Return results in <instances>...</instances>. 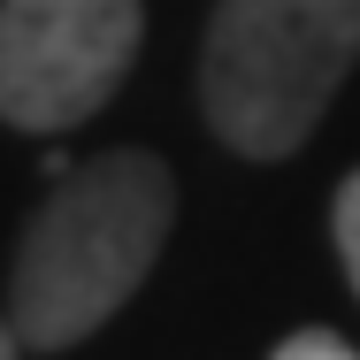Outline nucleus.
Returning <instances> with one entry per match:
<instances>
[{"instance_id":"3","label":"nucleus","mask_w":360,"mask_h":360,"mask_svg":"<svg viewBox=\"0 0 360 360\" xmlns=\"http://www.w3.org/2000/svg\"><path fill=\"white\" fill-rule=\"evenodd\" d=\"M139 0H0V123L77 131L139 54Z\"/></svg>"},{"instance_id":"1","label":"nucleus","mask_w":360,"mask_h":360,"mask_svg":"<svg viewBox=\"0 0 360 360\" xmlns=\"http://www.w3.org/2000/svg\"><path fill=\"white\" fill-rule=\"evenodd\" d=\"M176 222V184L169 169L123 146L70 169L39 215L23 222L15 269H8V330L31 353H70L84 345L161 261Z\"/></svg>"},{"instance_id":"2","label":"nucleus","mask_w":360,"mask_h":360,"mask_svg":"<svg viewBox=\"0 0 360 360\" xmlns=\"http://www.w3.org/2000/svg\"><path fill=\"white\" fill-rule=\"evenodd\" d=\"M360 62V0H222L200 46L207 131L245 161H284L314 139Z\"/></svg>"},{"instance_id":"4","label":"nucleus","mask_w":360,"mask_h":360,"mask_svg":"<svg viewBox=\"0 0 360 360\" xmlns=\"http://www.w3.org/2000/svg\"><path fill=\"white\" fill-rule=\"evenodd\" d=\"M330 230H338V261H345V276L360 291V169L338 184V207H330Z\"/></svg>"},{"instance_id":"5","label":"nucleus","mask_w":360,"mask_h":360,"mask_svg":"<svg viewBox=\"0 0 360 360\" xmlns=\"http://www.w3.org/2000/svg\"><path fill=\"white\" fill-rule=\"evenodd\" d=\"M269 360H360V353L338 338V330H291V338H284Z\"/></svg>"},{"instance_id":"6","label":"nucleus","mask_w":360,"mask_h":360,"mask_svg":"<svg viewBox=\"0 0 360 360\" xmlns=\"http://www.w3.org/2000/svg\"><path fill=\"white\" fill-rule=\"evenodd\" d=\"M15 353H23V345H15V330L0 322V360H15Z\"/></svg>"}]
</instances>
